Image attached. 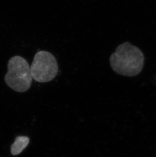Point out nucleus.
Here are the masks:
<instances>
[{
  "label": "nucleus",
  "instance_id": "obj_4",
  "mask_svg": "<svg viewBox=\"0 0 156 157\" xmlns=\"http://www.w3.org/2000/svg\"><path fill=\"white\" fill-rule=\"evenodd\" d=\"M30 139L27 136H18L11 147V153L14 156L21 153L28 146Z\"/></svg>",
  "mask_w": 156,
  "mask_h": 157
},
{
  "label": "nucleus",
  "instance_id": "obj_1",
  "mask_svg": "<svg viewBox=\"0 0 156 157\" xmlns=\"http://www.w3.org/2000/svg\"><path fill=\"white\" fill-rule=\"evenodd\" d=\"M144 62V55L141 50L129 42L119 45L110 58V66L113 71L128 77L139 74Z\"/></svg>",
  "mask_w": 156,
  "mask_h": 157
},
{
  "label": "nucleus",
  "instance_id": "obj_2",
  "mask_svg": "<svg viewBox=\"0 0 156 157\" xmlns=\"http://www.w3.org/2000/svg\"><path fill=\"white\" fill-rule=\"evenodd\" d=\"M32 76L30 65L26 59L14 56L9 59L5 81L8 86L18 92H24L31 86Z\"/></svg>",
  "mask_w": 156,
  "mask_h": 157
},
{
  "label": "nucleus",
  "instance_id": "obj_3",
  "mask_svg": "<svg viewBox=\"0 0 156 157\" xmlns=\"http://www.w3.org/2000/svg\"><path fill=\"white\" fill-rule=\"evenodd\" d=\"M30 68L32 78L42 83L53 80L58 71V66L55 56L45 51L35 53Z\"/></svg>",
  "mask_w": 156,
  "mask_h": 157
}]
</instances>
